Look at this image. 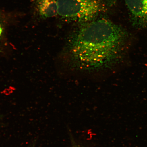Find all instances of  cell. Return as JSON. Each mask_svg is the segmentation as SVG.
Instances as JSON below:
<instances>
[{
  "label": "cell",
  "mask_w": 147,
  "mask_h": 147,
  "mask_svg": "<svg viewBox=\"0 0 147 147\" xmlns=\"http://www.w3.org/2000/svg\"><path fill=\"white\" fill-rule=\"evenodd\" d=\"M68 40L65 53L72 69L96 73L119 67L128 56V34L106 18L80 24Z\"/></svg>",
  "instance_id": "cell-1"
},
{
  "label": "cell",
  "mask_w": 147,
  "mask_h": 147,
  "mask_svg": "<svg viewBox=\"0 0 147 147\" xmlns=\"http://www.w3.org/2000/svg\"><path fill=\"white\" fill-rule=\"evenodd\" d=\"M58 14L80 24L96 19L103 8L104 0H57Z\"/></svg>",
  "instance_id": "cell-2"
},
{
  "label": "cell",
  "mask_w": 147,
  "mask_h": 147,
  "mask_svg": "<svg viewBox=\"0 0 147 147\" xmlns=\"http://www.w3.org/2000/svg\"><path fill=\"white\" fill-rule=\"evenodd\" d=\"M133 26L147 29V0H125Z\"/></svg>",
  "instance_id": "cell-3"
},
{
  "label": "cell",
  "mask_w": 147,
  "mask_h": 147,
  "mask_svg": "<svg viewBox=\"0 0 147 147\" xmlns=\"http://www.w3.org/2000/svg\"><path fill=\"white\" fill-rule=\"evenodd\" d=\"M38 12L44 18H49L58 14L57 1L55 0H37Z\"/></svg>",
  "instance_id": "cell-4"
},
{
  "label": "cell",
  "mask_w": 147,
  "mask_h": 147,
  "mask_svg": "<svg viewBox=\"0 0 147 147\" xmlns=\"http://www.w3.org/2000/svg\"><path fill=\"white\" fill-rule=\"evenodd\" d=\"M2 32V29L1 25H0V36H1V33Z\"/></svg>",
  "instance_id": "cell-5"
},
{
  "label": "cell",
  "mask_w": 147,
  "mask_h": 147,
  "mask_svg": "<svg viewBox=\"0 0 147 147\" xmlns=\"http://www.w3.org/2000/svg\"><path fill=\"white\" fill-rule=\"evenodd\" d=\"M72 147H80V146H78V145H76L75 144H74L73 145Z\"/></svg>",
  "instance_id": "cell-6"
},
{
  "label": "cell",
  "mask_w": 147,
  "mask_h": 147,
  "mask_svg": "<svg viewBox=\"0 0 147 147\" xmlns=\"http://www.w3.org/2000/svg\"></svg>",
  "instance_id": "cell-7"
}]
</instances>
